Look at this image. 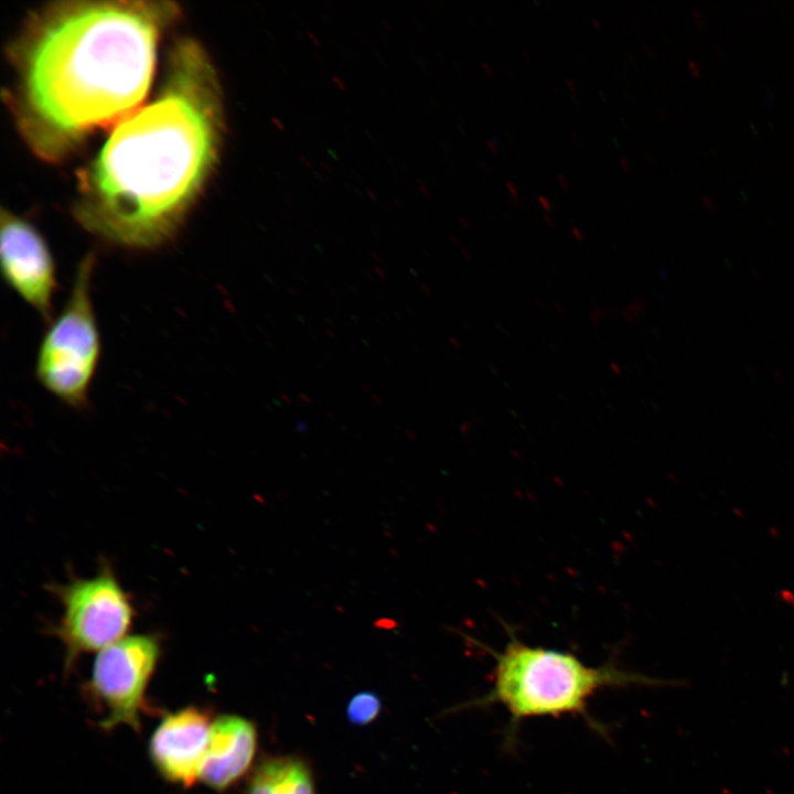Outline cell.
I'll list each match as a JSON object with an SVG mask.
<instances>
[{
  "instance_id": "6da1fadb",
  "label": "cell",
  "mask_w": 794,
  "mask_h": 794,
  "mask_svg": "<svg viewBox=\"0 0 794 794\" xmlns=\"http://www.w3.org/2000/svg\"><path fill=\"white\" fill-rule=\"evenodd\" d=\"M223 124L208 55L195 41H180L155 96L114 127L82 176L78 223L119 247L168 244L212 174Z\"/></svg>"
},
{
  "instance_id": "7a4b0ae2",
  "label": "cell",
  "mask_w": 794,
  "mask_h": 794,
  "mask_svg": "<svg viewBox=\"0 0 794 794\" xmlns=\"http://www.w3.org/2000/svg\"><path fill=\"white\" fill-rule=\"evenodd\" d=\"M176 8L165 1H67L41 11L17 50L19 129L56 160L144 99L157 45Z\"/></svg>"
},
{
  "instance_id": "3957f363",
  "label": "cell",
  "mask_w": 794,
  "mask_h": 794,
  "mask_svg": "<svg viewBox=\"0 0 794 794\" xmlns=\"http://www.w3.org/2000/svg\"><path fill=\"white\" fill-rule=\"evenodd\" d=\"M507 633L502 650L484 646L494 661L492 685L484 696L466 706L504 707L509 717L506 741L509 745L521 722L540 717L580 716L603 734L602 726L588 711L590 699L601 689L673 684L624 670L613 661L590 666L572 653L529 645L511 629Z\"/></svg>"
},
{
  "instance_id": "277c9868",
  "label": "cell",
  "mask_w": 794,
  "mask_h": 794,
  "mask_svg": "<svg viewBox=\"0 0 794 794\" xmlns=\"http://www.w3.org/2000/svg\"><path fill=\"white\" fill-rule=\"evenodd\" d=\"M94 267L92 255L77 266L67 301L49 323L35 360V377L42 387L76 409L88 405L101 354L92 297Z\"/></svg>"
},
{
  "instance_id": "5b68a950",
  "label": "cell",
  "mask_w": 794,
  "mask_h": 794,
  "mask_svg": "<svg viewBox=\"0 0 794 794\" xmlns=\"http://www.w3.org/2000/svg\"><path fill=\"white\" fill-rule=\"evenodd\" d=\"M52 590L63 607L52 633L63 644L65 672L81 655L100 652L127 636L135 607L109 565L94 577L72 579Z\"/></svg>"
},
{
  "instance_id": "8992f818",
  "label": "cell",
  "mask_w": 794,
  "mask_h": 794,
  "mask_svg": "<svg viewBox=\"0 0 794 794\" xmlns=\"http://www.w3.org/2000/svg\"><path fill=\"white\" fill-rule=\"evenodd\" d=\"M161 652L160 636L151 633L127 635L99 652L87 690L106 713L104 729L125 725L140 730L146 690Z\"/></svg>"
},
{
  "instance_id": "52a82bcc",
  "label": "cell",
  "mask_w": 794,
  "mask_h": 794,
  "mask_svg": "<svg viewBox=\"0 0 794 794\" xmlns=\"http://www.w3.org/2000/svg\"><path fill=\"white\" fill-rule=\"evenodd\" d=\"M0 259L9 288L51 323L58 286L54 257L33 224L6 210L1 212Z\"/></svg>"
},
{
  "instance_id": "ba28073f",
  "label": "cell",
  "mask_w": 794,
  "mask_h": 794,
  "mask_svg": "<svg viewBox=\"0 0 794 794\" xmlns=\"http://www.w3.org/2000/svg\"><path fill=\"white\" fill-rule=\"evenodd\" d=\"M212 721L210 713L190 706L167 715L150 739V758L161 776L184 787L201 775Z\"/></svg>"
},
{
  "instance_id": "9c48e42d",
  "label": "cell",
  "mask_w": 794,
  "mask_h": 794,
  "mask_svg": "<svg viewBox=\"0 0 794 794\" xmlns=\"http://www.w3.org/2000/svg\"><path fill=\"white\" fill-rule=\"evenodd\" d=\"M257 749V730L248 719L236 715L217 717L200 777L211 788L222 792L235 784L250 768Z\"/></svg>"
},
{
  "instance_id": "30bf717a",
  "label": "cell",
  "mask_w": 794,
  "mask_h": 794,
  "mask_svg": "<svg viewBox=\"0 0 794 794\" xmlns=\"http://www.w3.org/2000/svg\"><path fill=\"white\" fill-rule=\"evenodd\" d=\"M245 794H315L313 774L298 757H270L256 766Z\"/></svg>"
},
{
  "instance_id": "8fae6325",
  "label": "cell",
  "mask_w": 794,
  "mask_h": 794,
  "mask_svg": "<svg viewBox=\"0 0 794 794\" xmlns=\"http://www.w3.org/2000/svg\"><path fill=\"white\" fill-rule=\"evenodd\" d=\"M380 708V699L375 693L361 691L351 698L346 717L352 725L365 726L378 717Z\"/></svg>"
},
{
  "instance_id": "7c38bea8",
  "label": "cell",
  "mask_w": 794,
  "mask_h": 794,
  "mask_svg": "<svg viewBox=\"0 0 794 794\" xmlns=\"http://www.w3.org/2000/svg\"><path fill=\"white\" fill-rule=\"evenodd\" d=\"M538 203L545 212H550L552 208L551 202L546 196L539 195Z\"/></svg>"
},
{
  "instance_id": "4fadbf2b",
  "label": "cell",
  "mask_w": 794,
  "mask_h": 794,
  "mask_svg": "<svg viewBox=\"0 0 794 794\" xmlns=\"http://www.w3.org/2000/svg\"><path fill=\"white\" fill-rule=\"evenodd\" d=\"M506 187L512 195V198H518V190L514 183L506 181Z\"/></svg>"
},
{
  "instance_id": "5bb4252c",
  "label": "cell",
  "mask_w": 794,
  "mask_h": 794,
  "mask_svg": "<svg viewBox=\"0 0 794 794\" xmlns=\"http://www.w3.org/2000/svg\"><path fill=\"white\" fill-rule=\"evenodd\" d=\"M486 144L493 153H497V142L494 139H489Z\"/></svg>"
},
{
  "instance_id": "9a60e30c",
  "label": "cell",
  "mask_w": 794,
  "mask_h": 794,
  "mask_svg": "<svg viewBox=\"0 0 794 794\" xmlns=\"http://www.w3.org/2000/svg\"><path fill=\"white\" fill-rule=\"evenodd\" d=\"M688 66L695 75L699 76L700 72H699V67L696 63H694L693 61H689Z\"/></svg>"
},
{
  "instance_id": "2e32d148",
  "label": "cell",
  "mask_w": 794,
  "mask_h": 794,
  "mask_svg": "<svg viewBox=\"0 0 794 794\" xmlns=\"http://www.w3.org/2000/svg\"><path fill=\"white\" fill-rule=\"evenodd\" d=\"M701 201L708 208H712L715 206L712 200H710L708 196H702Z\"/></svg>"
},
{
  "instance_id": "e0dca14e",
  "label": "cell",
  "mask_w": 794,
  "mask_h": 794,
  "mask_svg": "<svg viewBox=\"0 0 794 794\" xmlns=\"http://www.w3.org/2000/svg\"><path fill=\"white\" fill-rule=\"evenodd\" d=\"M571 232L579 242L583 240V235L580 233V230L577 227H572Z\"/></svg>"
},
{
  "instance_id": "ac0fdd59",
  "label": "cell",
  "mask_w": 794,
  "mask_h": 794,
  "mask_svg": "<svg viewBox=\"0 0 794 794\" xmlns=\"http://www.w3.org/2000/svg\"><path fill=\"white\" fill-rule=\"evenodd\" d=\"M693 14H694V18H695V20L697 21V23H698L699 25H702V24H704V20L701 19L702 15L700 14V12L695 10V11L693 12Z\"/></svg>"
},
{
  "instance_id": "d6986e66",
  "label": "cell",
  "mask_w": 794,
  "mask_h": 794,
  "mask_svg": "<svg viewBox=\"0 0 794 794\" xmlns=\"http://www.w3.org/2000/svg\"><path fill=\"white\" fill-rule=\"evenodd\" d=\"M557 180H558V182L560 183V185H561L562 187H566V189L568 187V182H567V180H566V178H565L564 175L558 174V175H557Z\"/></svg>"
},
{
  "instance_id": "ffe728a7",
  "label": "cell",
  "mask_w": 794,
  "mask_h": 794,
  "mask_svg": "<svg viewBox=\"0 0 794 794\" xmlns=\"http://www.w3.org/2000/svg\"><path fill=\"white\" fill-rule=\"evenodd\" d=\"M482 66H483V68H484V71H485L486 75H489V76H492V75H493V69H492V67H491L486 62H483V63H482Z\"/></svg>"
},
{
  "instance_id": "44dd1931",
  "label": "cell",
  "mask_w": 794,
  "mask_h": 794,
  "mask_svg": "<svg viewBox=\"0 0 794 794\" xmlns=\"http://www.w3.org/2000/svg\"><path fill=\"white\" fill-rule=\"evenodd\" d=\"M620 163H621V165L623 167V169H624L625 171H630V170H631V165H630V163H629V161H627L626 159L621 158V159H620Z\"/></svg>"
},
{
  "instance_id": "7402d4cb",
  "label": "cell",
  "mask_w": 794,
  "mask_h": 794,
  "mask_svg": "<svg viewBox=\"0 0 794 794\" xmlns=\"http://www.w3.org/2000/svg\"><path fill=\"white\" fill-rule=\"evenodd\" d=\"M565 83H566V85L569 87V90H570L571 93H576V86H575V84H573L572 81H570L569 78H566V79H565Z\"/></svg>"
},
{
  "instance_id": "603a6c76",
  "label": "cell",
  "mask_w": 794,
  "mask_h": 794,
  "mask_svg": "<svg viewBox=\"0 0 794 794\" xmlns=\"http://www.w3.org/2000/svg\"><path fill=\"white\" fill-rule=\"evenodd\" d=\"M544 219L546 221V223L548 224L549 227H552V226H554V222H552V219H551V217H550L549 215H546V214H545V215H544Z\"/></svg>"
},
{
  "instance_id": "cb8c5ba5",
  "label": "cell",
  "mask_w": 794,
  "mask_h": 794,
  "mask_svg": "<svg viewBox=\"0 0 794 794\" xmlns=\"http://www.w3.org/2000/svg\"><path fill=\"white\" fill-rule=\"evenodd\" d=\"M591 22L597 30H601V23L597 19L593 18Z\"/></svg>"
},
{
  "instance_id": "d4e9b609",
  "label": "cell",
  "mask_w": 794,
  "mask_h": 794,
  "mask_svg": "<svg viewBox=\"0 0 794 794\" xmlns=\"http://www.w3.org/2000/svg\"><path fill=\"white\" fill-rule=\"evenodd\" d=\"M522 54L528 63H532V58L525 50L522 51Z\"/></svg>"
},
{
  "instance_id": "484cf974",
  "label": "cell",
  "mask_w": 794,
  "mask_h": 794,
  "mask_svg": "<svg viewBox=\"0 0 794 794\" xmlns=\"http://www.w3.org/2000/svg\"><path fill=\"white\" fill-rule=\"evenodd\" d=\"M627 57L632 61L634 66H637L636 60H634L630 53L627 54Z\"/></svg>"
},
{
  "instance_id": "4316f807",
  "label": "cell",
  "mask_w": 794,
  "mask_h": 794,
  "mask_svg": "<svg viewBox=\"0 0 794 794\" xmlns=\"http://www.w3.org/2000/svg\"><path fill=\"white\" fill-rule=\"evenodd\" d=\"M571 137H572V140H575V142L579 146L580 140L577 138V136L575 133H572Z\"/></svg>"
}]
</instances>
